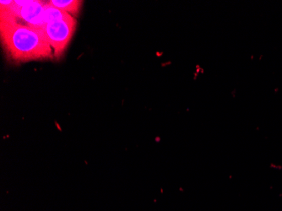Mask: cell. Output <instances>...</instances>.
Masks as SVG:
<instances>
[{"instance_id":"cell-1","label":"cell","mask_w":282,"mask_h":211,"mask_svg":"<svg viewBox=\"0 0 282 211\" xmlns=\"http://www.w3.org/2000/svg\"><path fill=\"white\" fill-rule=\"evenodd\" d=\"M0 35L4 50L13 62L54 58L41 29L18 23L11 19L1 18Z\"/></svg>"},{"instance_id":"cell-2","label":"cell","mask_w":282,"mask_h":211,"mask_svg":"<svg viewBox=\"0 0 282 211\" xmlns=\"http://www.w3.org/2000/svg\"><path fill=\"white\" fill-rule=\"evenodd\" d=\"M76 29V20L68 13L63 18L46 24L42 32L52 48L53 56L60 58L70 43Z\"/></svg>"},{"instance_id":"cell-3","label":"cell","mask_w":282,"mask_h":211,"mask_svg":"<svg viewBox=\"0 0 282 211\" xmlns=\"http://www.w3.org/2000/svg\"><path fill=\"white\" fill-rule=\"evenodd\" d=\"M50 3L64 12H67L71 16H77L80 12V6H82V1L77 0H52Z\"/></svg>"}]
</instances>
